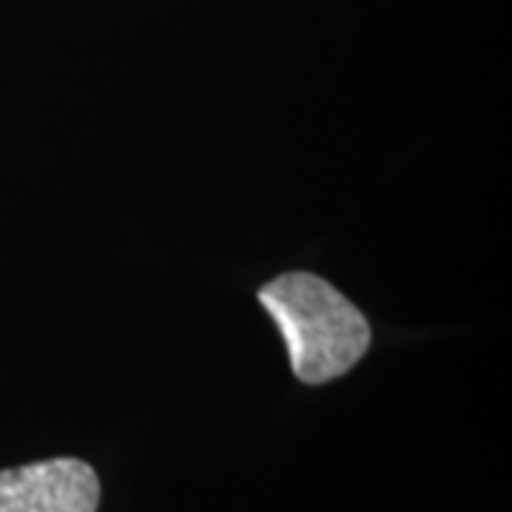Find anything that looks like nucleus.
Listing matches in <instances>:
<instances>
[{
  "mask_svg": "<svg viewBox=\"0 0 512 512\" xmlns=\"http://www.w3.org/2000/svg\"><path fill=\"white\" fill-rule=\"evenodd\" d=\"M259 302L282 330L299 382L339 379L370 348V325L362 311L322 276H276L262 285Z\"/></svg>",
  "mask_w": 512,
  "mask_h": 512,
  "instance_id": "1",
  "label": "nucleus"
},
{
  "mask_svg": "<svg viewBox=\"0 0 512 512\" xmlns=\"http://www.w3.org/2000/svg\"><path fill=\"white\" fill-rule=\"evenodd\" d=\"M100 481L80 458H49L0 473V512H97Z\"/></svg>",
  "mask_w": 512,
  "mask_h": 512,
  "instance_id": "2",
  "label": "nucleus"
}]
</instances>
